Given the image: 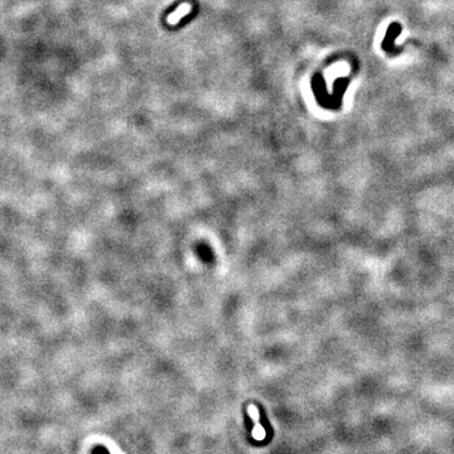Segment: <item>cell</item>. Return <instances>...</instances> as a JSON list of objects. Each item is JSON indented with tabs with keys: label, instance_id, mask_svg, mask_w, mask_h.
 <instances>
[{
	"label": "cell",
	"instance_id": "6da1fadb",
	"mask_svg": "<svg viewBox=\"0 0 454 454\" xmlns=\"http://www.w3.org/2000/svg\"><path fill=\"white\" fill-rule=\"evenodd\" d=\"M191 10H192V7L189 4L179 5L178 9H177L175 13H172V14H170L169 17H168V23H169V24H177L179 20H181L182 18L186 17V15L188 14V13L191 12Z\"/></svg>",
	"mask_w": 454,
	"mask_h": 454
},
{
	"label": "cell",
	"instance_id": "7a4b0ae2",
	"mask_svg": "<svg viewBox=\"0 0 454 454\" xmlns=\"http://www.w3.org/2000/svg\"><path fill=\"white\" fill-rule=\"evenodd\" d=\"M91 454H110V452H109L105 447H102V445H96V447L92 449Z\"/></svg>",
	"mask_w": 454,
	"mask_h": 454
}]
</instances>
